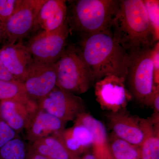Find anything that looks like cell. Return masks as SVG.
<instances>
[{
    "mask_svg": "<svg viewBox=\"0 0 159 159\" xmlns=\"http://www.w3.org/2000/svg\"><path fill=\"white\" fill-rule=\"evenodd\" d=\"M111 33L127 53L151 48L157 40L144 0H119Z\"/></svg>",
    "mask_w": 159,
    "mask_h": 159,
    "instance_id": "1",
    "label": "cell"
},
{
    "mask_svg": "<svg viewBox=\"0 0 159 159\" xmlns=\"http://www.w3.org/2000/svg\"><path fill=\"white\" fill-rule=\"evenodd\" d=\"M78 49L92 71L95 82L108 75L126 79L128 53L111 32L83 36Z\"/></svg>",
    "mask_w": 159,
    "mask_h": 159,
    "instance_id": "2",
    "label": "cell"
},
{
    "mask_svg": "<svg viewBox=\"0 0 159 159\" xmlns=\"http://www.w3.org/2000/svg\"><path fill=\"white\" fill-rule=\"evenodd\" d=\"M118 0L72 1L67 20L72 29L83 36L111 33L112 23L119 7Z\"/></svg>",
    "mask_w": 159,
    "mask_h": 159,
    "instance_id": "3",
    "label": "cell"
},
{
    "mask_svg": "<svg viewBox=\"0 0 159 159\" xmlns=\"http://www.w3.org/2000/svg\"><path fill=\"white\" fill-rule=\"evenodd\" d=\"M153 47L128 54L125 79L133 98L149 106L159 87L155 82Z\"/></svg>",
    "mask_w": 159,
    "mask_h": 159,
    "instance_id": "4",
    "label": "cell"
},
{
    "mask_svg": "<svg viewBox=\"0 0 159 159\" xmlns=\"http://www.w3.org/2000/svg\"><path fill=\"white\" fill-rule=\"evenodd\" d=\"M57 65V87L77 95L86 93L95 83L93 73L78 48L66 47Z\"/></svg>",
    "mask_w": 159,
    "mask_h": 159,
    "instance_id": "5",
    "label": "cell"
},
{
    "mask_svg": "<svg viewBox=\"0 0 159 159\" xmlns=\"http://www.w3.org/2000/svg\"><path fill=\"white\" fill-rule=\"evenodd\" d=\"M67 20L61 27L34 34L26 45L33 59L46 63L57 62L65 51L70 34Z\"/></svg>",
    "mask_w": 159,
    "mask_h": 159,
    "instance_id": "6",
    "label": "cell"
},
{
    "mask_svg": "<svg viewBox=\"0 0 159 159\" xmlns=\"http://www.w3.org/2000/svg\"><path fill=\"white\" fill-rule=\"evenodd\" d=\"M124 77L108 75L95 82V94L100 107L110 113L126 109L133 99Z\"/></svg>",
    "mask_w": 159,
    "mask_h": 159,
    "instance_id": "7",
    "label": "cell"
},
{
    "mask_svg": "<svg viewBox=\"0 0 159 159\" xmlns=\"http://www.w3.org/2000/svg\"><path fill=\"white\" fill-rule=\"evenodd\" d=\"M37 103L40 109L66 122L74 121L80 114L86 112L81 97L57 86Z\"/></svg>",
    "mask_w": 159,
    "mask_h": 159,
    "instance_id": "8",
    "label": "cell"
},
{
    "mask_svg": "<svg viewBox=\"0 0 159 159\" xmlns=\"http://www.w3.org/2000/svg\"><path fill=\"white\" fill-rule=\"evenodd\" d=\"M45 0H22L13 15L3 25L8 43L21 41L32 32L35 19Z\"/></svg>",
    "mask_w": 159,
    "mask_h": 159,
    "instance_id": "9",
    "label": "cell"
},
{
    "mask_svg": "<svg viewBox=\"0 0 159 159\" xmlns=\"http://www.w3.org/2000/svg\"><path fill=\"white\" fill-rule=\"evenodd\" d=\"M57 78V62L46 63L34 59L23 84L29 98L37 102L54 89Z\"/></svg>",
    "mask_w": 159,
    "mask_h": 159,
    "instance_id": "10",
    "label": "cell"
},
{
    "mask_svg": "<svg viewBox=\"0 0 159 159\" xmlns=\"http://www.w3.org/2000/svg\"><path fill=\"white\" fill-rule=\"evenodd\" d=\"M110 126L116 136L134 145L141 146L145 138L144 119L124 110L107 115Z\"/></svg>",
    "mask_w": 159,
    "mask_h": 159,
    "instance_id": "11",
    "label": "cell"
},
{
    "mask_svg": "<svg viewBox=\"0 0 159 159\" xmlns=\"http://www.w3.org/2000/svg\"><path fill=\"white\" fill-rule=\"evenodd\" d=\"M0 56L7 70L17 81H25L34 59L21 41L7 43L0 50Z\"/></svg>",
    "mask_w": 159,
    "mask_h": 159,
    "instance_id": "12",
    "label": "cell"
},
{
    "mask_svg": "<svg viewBox=\"0 0 159 159\" xmlns=\"http://www.w3.org/2000/svg\"><path fill=\"white\" fill-rule=\"evenodd\" d=\"M38 110L37 102L32 99L0 101V117L17 133L25 130Z\"/></svg>",
    "mask_w": 159,
    "mask_h": 159,
    "instance_id": "13",
    "label": "cell"
},
{
    "mask_svg": "<svg viewBox=\"0 0 159 159\" xmlns=\"http://www.w3.org/2000/svg\"><path fill=\"white\" fill-rule=\"evenodd\" d=\"M68 9L66 1L45 0L38 13L31 32L37 34L59 29L67 20Z\"/></svg>",
    "mask_w": 159,
    "mask_h": 159,
    "instance_id": "14",
    "label": "cell"
},
{
    "mask_svg": "<svg viewBox=\"0 0 159 159\" xmlns=\"http://www.w3.org/2000/svg\"><path fill=\"white\" fill-rule=\"evenodd\" d=\"M67 122L39 108L25 129L27 139L30 143L51 136L65 129Z\"/></svg>",
    "mask_w": 159,
    "mask_h": 159,
    "instance_id": "15",
    "label": "cell"
},
{
    "mask_svg": "<svg viewBox=\"0 0 159 159\" xmlns=\"http://www.w3.org/2000/svg\"><path fill=\"white\" fill-rule=\"evenodd\" d=\"M74 123L84 125L93 134V154L98 159H112L109 148V141L106 129L102 122L89 114H80L74 121Z\"/></svg>",
    "mask_w": 159,
    "mask_h": 159,
    "instance_id": "16",
    "label": "cell"
},
{
    "mask_svg": "<svg viewBox=\"0 0 159 159\" xmlns=\"http://www.w3.org/2000/svg\"><path fill=\"white\" fill-rule=\"evenodd\" d=\"M59 137L66 148L78 157L93 144V137L91 130L84 125L74 123L70 128L65 129Z\"/></svg>",
    "mask_w": 159,
    "mask_h": 159,
    "instance_id": "17",
    "label": "cell"
},
{
    "mask_svg": "<svg viewBox=\"0 0 159 159\" xmlns=\"http://www.w3.org/2000/svg\"><path fill=\"white\" fill-rule=\"evenodd\" d=\"M29 147L50 159H80L66 148L58 133L37 140Z\"/></svg>",
    "mask_w": 159,
    "mask_h": 159,
    "instance_id": "18",
    "label": "cell"
},
{
    "mask_svg": "<svg viewBox=\"0 0 159 159\" xmlns=\"http://www.w3.org/2000/svg\"><path fill=\"white\" fill-rule=\"evenodd\" d=\"M145 138L141 146L140 159H159V124L144 119Z\"/></svg>",
    "mask_w": 159,
    "mask_h": 159,
    "instance_id": "19",
    "label": "cell"
},
{
    "mask_svg": "<svg viewBox=\"0 0 159 159\" xmlns=\"http://www.w3.org/2000/svg\"><path fill=\"white\" fill-rule=\"evenodd\" d=\"M109 141L111 157L114 159H140L141 146L134 145L112 134Z\"/></svg>",
    "mask_w": 159,
    "mask_h": 159,
    "instance_id": "20",
    "label": "cell"
},
{
    "mask_svg": "<svg viewBox=\"0 0 159 159\" xmlns=\"http://www.w3.org/2000/svg\"><path fill=\"white\" fill-rule=\"evenodd\" d=\"M31 99L28 97L22 83L16 80H0V101L10 100L26 101Z\"/></svg>",
    "mask_w": 159,
    "mask_h": 159,
    "instance_id": "21",
    "label": "cell"
},
{
    "mask_svg": "<svg viewBox=\"0 0 159 159\" xmlns=\"http://www.w3.org/2000/svg\"><path fill=\"white\" fill-rule=\"evenodd\" d=\"M29 147L18 137L0 148V159H26Z\"/></svg>",
    "mask_w": 159,
    "mask_h": 159,
    "instance_id": "22",
    "label": "cell"
},
{
    "mask_svg": "<svg viewBox=\"0 0 159 159\" xmlns=\"http://www.w3.org/2000/svg\"><path fill=\"white\" fill-rule=\"evenodd\" d=\"M149 21L155 34L157 40L159 37V1L144 0Z\"/></svg>",
    "mask_w": 159,
    "mask_h": 159,
    "instance_id": "23",
    "label": "cell"
},
{
    "mask_svg": "<svg viewBox=\"0 0 159 159\" xmlns=\"http://www.w3.org/2000/svg\"><path fill=\"white\" fill-rule=\"evenodd\" d=\"M22 0H0V21L2 24L13 15Z\"/></svg>",
    "mask_w": 159,
    "mask_h": 159,
    "instance_id": "24",
    "label": "cell"
},
{
    "mask_svg": "<svg viewBox=\"0 0 159 159\" xmlns=\"http://www.w3.org/2000/svg\"><path fill=\"white\" fill-rule=\"evenodd\" d=\"M17 133L0 117V148L15 138Z\"/></svg>",
    "mask_w": 159,
    "mask_h": 159,
    "instance_id": "25",
    "label": "cell"
},
{
    "mask_svg": "<svg viewBox=\"0 0 159 159\" xmlns=\"http://www.w3.org/2000/svg\"><path fill=\"white\" fill-rule=\"evenodd\" d=\"M153 59L154 67L155 82L159 85V43H156L153 47Z\"/></svg>",
    "mask_w": 159,
    "mask_h": 159,
    "instance_id": "26",
    "label": "cell"
},
{
    "mask_svg": "<svg viewBox=\"0 0 159 159\" xmlns=\"http://www.w3.org/2000/svg\"><path fill=\"white\" fill-rule=\"evenodd\" d=\"M0 80L5 81H17L9 73L3 64L0 56Z\"/></svg>",
    "mask_w": 159,
    "mask_h": 159,
    "instance_id": "27",
    "label": "cell"
},
{
    "mask_svg": "<svg viewBox=\"0 0 159 159\" xmlns=\"http://www.w3.org/2000/svg\"><path fill=\"white\" fill-rule=\"evenodd\" d=\"M26 159H50L37 153L29 147Z\"/></svg>",
    "mask_w": 159,
    "mask_h": 159,
    "instance_id": "28",
    "label": "cell"
},
{
    "mask_svg": "<svg viewBox=\"0 0 159 159\" xmlns=\"http://www.w3.org/2000/svg\"><path fill=\"white\" fill-rule=\"evenodd\" d=\"M82 159H97L96 156L93 154H86Z\"/></svg>",
    "mask_w": 159,
    "mask_h": 159,
    "instance_id": "29",
    "label": "cell"
},
{
    "mask_svg": "<svg viewBox=\"0 0 159 159\" xmlns=\"http://www.w3.org/2000/svg\"><path fill=\"white\" fill-rule=\"evenodd\" d=\"M3 37V25L2 23L0 21V41Z\"/></svg>",
    "mask_w": 159,
    "mask_h": 159,
    "instance_id": "30",
    "label": "cell"
}]
</instances>
